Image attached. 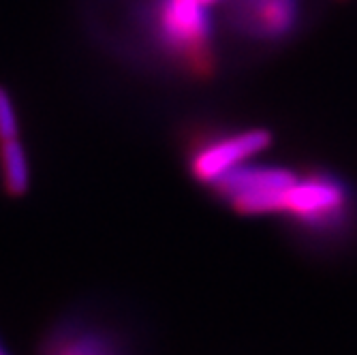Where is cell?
<instances>
[{"instance_id": "obj_1", "label": "cell", "mask_w": 357, "mask_h": 355, "mask_svg": "<svg viewBox=\"0 0 357 355\" xmlns=\"http://www.w3.org/2000/svg\"><path fill=\"white\" fill-rule=\"evenodd\" d=\"M135 22L158 58L192 77L214 73L216 37L204 0H139Z\"/></svg>"}, {"instance_id": "obj_2", "label": "cell", "mask_w": 357, "mask_h": 355, "mask_svg": "<svg viewBox=\"0 0 357 355\" xmlns=\"http://www.w3.org/2000/svg\"><path fill=\"white\" fill-rule=\"evenodd\" d=\"M312 240L338 242L355 227L357 208L351 186L330 172L298 176L289 188L282 214Z\"/></svg>"}, {"instance_id": "obj_3", "label": "cell", "mask_w": 357, "mask_h": 355, "mask_svg": "<svg viewBox=\"0 0 357 355\" xmlns=\"http://www.w3.org/2000/svg\"><path fill=\"white\" fill-rule=\"evenodd\" d=\"M270 146L272 133L264 126L222 128L192 137L184 152V160L190 178L210 188L216 180L250 163Z\"/></svg>"}, {"instance_id": "obj_4", "label": "cell", "mask_w": 357, "mask_h": 355, "mask_svg": "<svg viewBox=\"0 0 357 355\" xmlns=\"http://www.w3.org/2000/svg\"><path fill=\"white\" fill-rule=\"evenodd\" d=\"M298 174L282 165L246 163L216 180L210 190L244 216H272L282 214L289 188Z\"/></svg>"}, {"instance_id": "obj_5", "label": "cell", "mask_w": 357, "mask_h": 355, "mask_svg": "<svg viewBox=\"0 0 357 355\" xmlns=\"http://www.w3.org/2000/svg\"><path fill=\"white\" fill-rule=\"evenodd\" d=\"M302 0H229L227 22L255 43L287 39L300 24Z\"/></svg>"}, {"instance_id": "obj_6", "label": "cell", "mask_w": 357, "mask_h": 355, "mask_svg": "<svg viewBox=\"0 0 357 355\" xmlns=\"http://www.w3.org/2000/svg\"><path fill=\"white\" fill-rule=\"evenodd\" d=\"M37 355H131V349L114 328L94 319L69 317L43 336Z\"/></svg>"}, {"instance_id": "obj_7", "label": "cell", "mask_w": 357, "mask_h": 355, "mask_svg": "<svg viewBox=\"0 0 357 355\" xmlns=\"http://www.w3.org/2000/svg\"><path fill=\"white\" fill-rule=\"evenodd\" d=\"M30 158L20 137L0 142V184L9 197H24L30 188Z\"/></svg>"}, {"instance_id": "obj_8", "label": "cell", "mask_w": 357, "mask_h": 355, "mask_svg": "<svg viewBox=\"0 0 357 355\" xmlns=\"http://www.w3.org/2000/svg\"><path fill=\"white\" fill-rule=\"evenodd\" d=\"M20 137V116L13 101V94L0 86V142Z\"/></svg>"}, {"instance_id": "obj_9", "label": "cell", "mask_w": 357, "mask_h": 355, "mask_svg": "<svg viewBox=\"0 0 357 355\" xmlns=\"http://www.w3.org/2000/svg\"><path fill=\"white\" fill-rule=\"evenodd\" d=\"M204 3H206L208 7H214V5H218V3H229V0H204Z\"/></svg>"}, {"instance_id": "obj_10", "label": "cell", "mask_w": 357, "mask_h": 355, "mask_svg": "<svg viewBox=\"0 0 357 355\" xmlns=\"http://www.w3.org/2000/svg\"><path fill=\"white\" fill-rule=\"evenodd\" d=\"M0 355H9V351H7V347L3 345V340H0Z\"/></svg>"}]
</instances>
